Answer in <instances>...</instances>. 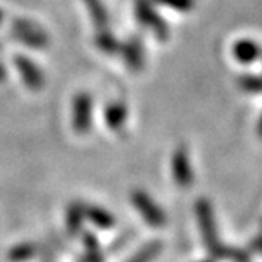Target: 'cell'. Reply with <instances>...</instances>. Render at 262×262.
Segmentation results:
<instances>
[{"instance_id":"1","label":"cell","mask_w":262,"mask_h":262,"mask_svg":"<svg viewBox=\"0 0 262 262\" xmlns=\"http://www.w3.org/2000/svg\"><path fill=\"white\" fill-rule=\"evenodd\" d=\"M196 218H198L204 245L210 253V256H213L215 259H231L234 262H247V254L243 251L235 248H228L221 243L213 207L209 202V199L202 198L196 201Z\"/></svg>"},{"instance_id":"2","label":"cell","mask_w":262,"mask_h":262,"mask_svg":"<svg viewBox=\"0 0 262 262\" xmlns=\"http://www.w3.org/2000/svg\"><path fill=\"white\" fill-rule=\"evenodd\" d=\"M11 36L33 49H43L49 45V36L46 32L29 19H14L11 24Z\"/></svg>"},{"instance_id":"3","label":"cell","mask_w":262,"mask_h":262,"mask_svg":"<svg viewBox=\"0 0 262 262\" xmlns=\"http://www.w3.org/2000/svg\"><path fill=\"white\" fill-rule=\"evenodd\" d=\"M92 119H93V101L92 97L85 92L78 93L73 98L71 106V126L74 133L85 135L92 128Z\"/></svg>"},{"instance_id":"4","label":"cell","mask_w":262,"mask_h":262,"mask_svg":"<svg viewBox=\"0 0 262 262\" xmlns=\"http://www.w3.org/2000/svg\"><path fill=\"white\" fill-rule=\"evenodd\" d=\"M131 202L139 212L142 220L152 228H161L166 224V213L160 209V205L148 196L145 191L135 190L131 193Z\"/></svg>"},{"instance_id":"5","label":"cell","mask_w":262,"mask_h":262,"mask_svg":"<svg viewBox=\"0 0 262 262\" xmlns=\"http://www.w3.org/2000/svg\"><path fill=\"white\" fill-rule=\"evenodd\" d=\"M171 172L174 182L180 188H190L194 182V171L190 158V152L185 145L177 147L171 158Z\"/></svg>"},{"instance_id":"6","label":"cell","mask_w":262,"mask_h":262,"mask_svg":"<svg viewBox=\"0 0 262 262\" xmlns=\"http://www.w3.org/2000/svg\"><path fill=\"white\" fill-rule=\"evenodd\" d=\"M136 16L138 19L150 29L157 38L160 40H166L169 36V27H167L166 21L158 14V11L154 8V5L150 4V0H136Z\"/></svg>"},{"instance_id":"7","label":"cell","mask_w":262,"mask_h":262,"mask_svg":"<svg viewBox=\"0 0 262 262\" xmlns=\"http://www.w3.org/2000/svg\"><path fill=\"white\" fill-rule=\"evenodd\" d=\"M14 67L19 73V76L23 78L24 84L30 90H41L46 84L45 81V74L40 70V67L36 65L32 59L26 57V55L17 54L14 57Z\"/></svg>"},{"instance_id":"8","label":"cell","mask_w":262,"mask_h":262,"mask_svg":"<svg viewBox=\"0 0 262 262\" xmlns=\"http://www.w3.org/2000/svg\"><path fill=\"white\" fill-rule=\"evenodd\" d=\"M120 54L126 67L133 73H138L144 68V63H145L144 49L138 38H131L126 43H123L120 46Z\"/></svg>"},{"instance_id":"9","label":"cell","mask_w":262,"mask_h":262,"mask_svg":"<svg viewBox=\"0 0 262 262\" xmlns=\"http://www.w3.org/2000/svg\"><path fill=\"white\" fill-rule=\"evenodd\" d=\"M126 119H128V107L125 103L122 101H112L106 106L104 109V122L107 125L109 129L119 131L123 129V126L126 125Z\"/></svg>"},{"instance_id":"10","label":"cell","mask_w":262,"mask_h":262,"mask_svg":"<svg viewBox=\"0 0 262 262\" xmlns=\"http://www.w3.org/2000/svg\"><path fill=\"white\" fill-rule=\"evenodd\" d=\"M232 55L234 59L240 63H253L260 57V48L254 40L250 38H242L237 40L232 46Z\"/></svg>"},{"instance_id":"11","label":"cell","mask_w":262,"mask_h":262,"mask_svg":"<svg viewBox=\"0 0 262 262\" xmlns=\"http://www.w3.org/2000/svg\"><path fill=\"white\" fill-rule=\"evenodd\" d=\"M84 207V215L85 218L95 224L100 229H112L116 226V218L112 213H109L106 209L98 207V205H92V204H82Z\"/></svg>"},{"instance_id":"12","label":"cell","mask_w":262,"mask_h":262,"mask_svg":"<svg viewBox=\"0 0 262 262\" xmlns=\"http://www.w3.org/2000/svg\"><path fill=\"white\" fill-rule=\"evenodd\" d=\"M84 207L82 204H70L67 210V229L70 235H78L84 224Z\"/></svg>"},{"instance_id":"13","label":"cell","mask_w":262,"mask_h":262,"mask_svg":"<svg viewBox=\"0 0 262 262\" xmlns=\"http://www.w3.org/2000/svg\"><path fill=\"white\" fill-rule=\"evenodd\" d=\"M36 254H38V247L35 243L26 242V243H17L16 247H13L8 251V259L13 262H26L33 259Z\"/></svg>"},{"instance_id":"14","label":"cell","mask_w":262,"mask_h":262,"mask_svg":"<svg viewBox=\"0 0 262 262\" xmlns=\"http://www.w3.org/2000/svg\"><path fill=\"white\" fill-rule=\"evenodd\" d=\"M85 5H87V10L92 16V21L95 23V26L100 29V30H104L107 29V11L103 5L101 0H84Z\"/></svg>"},{"instance_id":"15","label":"cell","mask_w":262,"mask_h":262,"mask_svg":"<svg viewBox=\"0 0 262 262\" xmlns=\"http://www.w3.org/2000/svg\"><path fill=\"white\" fill-rule=\"evenodd\" d=\"M84 250H85V262H104L101 247L93 234H85L84 235Z\"/></svg>"},{"instance_id":"16","label":"cell","mask_w":262,"mask_h":262,"mask_svg":"<svg viewBox=\"0 0 262 262\" xmlns=\"http://www.w3.org/2000/svg\"><path fill=\"white\" fill-rule=\"evenodd\" d=\"M161 251V242L154 240V242H148L145 245L136 253L133 254L128 262H152Z\"/></svg>"},{"instance_id":"17","label":"cell","mask_w":262,"mask_h":262,"mask_svg":"<svg viewBox=\"0 0 262 262\" xmlns=\"http://www.w3.org/2000/svg\"><path fill=\"white\" fill-rule=\"evenodd\" d=\"M95 43H97V46H98L103 52H106V54H116V52H120V46H122V43H119L116 36L107 32V29L100 30V33L97 35Z\"/></svg>"},{"instance_id":"18","label":"cell","mask_w":262,"mask_h":262,"mask_svg":"<svg viewBox=\"0 0 262 262\" xmlns=\"http://www.w3.org/2000/svg\"><path fill=\"white\" fill-rule=\"evenodd\" d=\"M238 85L242 90L248 93H262V76H254V74H245L238 78Z\"/></svg>"},{"instance_id":"19","label":"cell","mask_w":262,"mask_h":262,"mask_svg":"<svg viewBox=\"0 0 262 262\" xmlns=\"http://www.w3.org/2000/svg\"><path fill=\"white\" fill-rule=\"evenodd\" d=\"M155 2L182 13H188L194 8V0H155Z\"/></svg>"},{"instance_id":"20","label":"cell","mask_w":262,"mask_h":262,"mask_svg":"<svg viewBox=\"0 0 262 262\" xmlns=\"http://www.w3.org/2000/svg\"><path fill=\"white\" fill-rule=\"evenodd\" d=\"M251 250L256 251V253H260L262 254V235L257 237L253 243H251Z\"/></svg>"},{"instance_id":"21","label":"cell","mask_w":262,"mask_h":262,"mask_svg":"<svg viewBox=\"0 0 262 262\" xmlns=\"http://www.w3.org/2000/svg\"><path fill=\"white\" fill-rule=\"evenodd\" d=\"M5 78H7V71H5L4 65L0 63V82H4V81H5Z\"/></svg>"},{"instance_id":"22","label":"cell","mask_w":262,"mask_h":262,"mask_svg":"<svg viewBox=\"0 0 262 262\" xmlns=\"http://www.w3.org/2000/svg\"><path fill=\"white\" fill-rule=\"evenodd\" d=\"M257 135L262 138V116H260V119H259V122H257Z\"/></svg>"},{"instance_id":"23","label":"cell","mask_w":262,"mask_h":262,"mask_svg":"<svg viewBox=\"0 0 262 262\" xmlns=\"http://www.w3.org/2000/svg\"><path fill=\"white\" fill-rule=\"evenodd\" d=\"M2 23H4V11L0 10V24H2Z\"/></svg>"},{"instance_id":"24","label":"cell","mask_w":262,"mask_h":262,"mask_svg":"<svg viewBox=\"0 0 262 262\" xmlns=\"http://www.w3.org/2000/svg\"><path fill=\"white\" fill-rule=\"evenodd\" d=\"M201 262H213L212 259H205V260H201Z\"/></svg>"}]
</instances>
